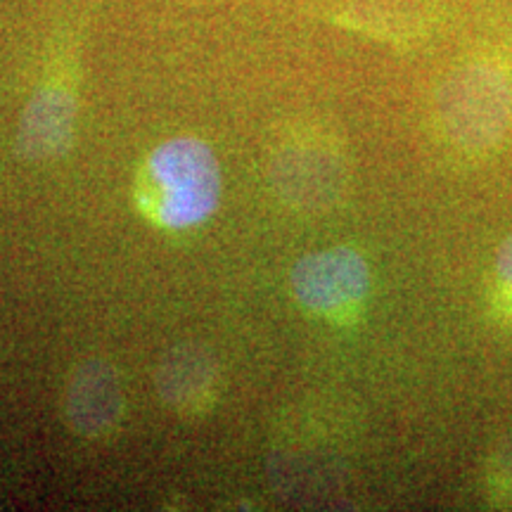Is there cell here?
Listing matches in <instances>:
<instances>
[{"label": "cell", "instance_id": "obj_9", "mask_svg": "<svg viewBox=\"0 0 512 512\" xmlns=\"http://www.w3.org/2000/svg\"><path fill=\"white\" fill-rule=\"evenodd\" d=\"M486 489L494 503L512 508V434L496 448L486 467Z\"/></svg>", "mask_w": 512, "mask_h": 512}, {"label": "cell", "instance_id": "obj_3", "mask_svg": "<svg viewBox=\"0 0 512 512\" xmlns=\"http://www.w3.org/2000/svg\"><path fill=\"white\" fill-rule=\"evenodd\" d=\"M268 181L280 202L302 214H323L342 202L349 164L342 140L316 124H297L271 145Z\"/></svg>", "mask_w": 512, "mask_h": 512}, {"label": "cell", "instance_id": "obj_8", "mask_svg": "<svg viewBox=\"0 0 512 512\" xmlns=\"http://www.w3.org/2000/svg\"><path fill=\"white\" fill-rule=\"evenodd\" d=\"M491 311L503 325L512 328V235L496 254V278L491 287Z\"/></svg>", "mask_w": 512, "mask_h": 512}, {"label": "cell", "instance_id": "obj_7", "mask_svg": "<svg viewBox=\"0 0 512 512\" xmlns=\"http://www.w3.org/2000/svg\"><path fill=\"white\" fill-rule=\"evenodd\" d=\"M76 100L67 86L46 83L31 95L17 126V150L29 162L62 157L74 143Z\"/></svg>", "mask_w": 512, "mask_h": 512}, {"label": "cell", "instance_id": "obj_4", "mask_svg": "<svg viewBox=\"0 0 512 512\" xmlns=\"http://www.w3.org/2000/svg\"><path fill=\"white\" fill-rule=\"evenodd\" d=\"M370 266L354 247H328L306 254L290 275L297 304L335 325H354L366 309Z\"/></svg>", "mask_w": 512, "mask_h": 512}, {"label": "cell", "instance_id": "obj_2", "mask_svg": "<svg viewBox=\"0 0 512 512\" xmlns=\"http://www.w3.org/2000/svg\"><path fill=\"white\" fill-rule=\"evenodd\" d=\"M437 117L456 150L494 152L512 131V62L482 55L458 67L441 86Z\"/></svg>", "mask_w": 512, "mask_h": 512}, {"label": "cell", "instance_id": "obj_1", "mask_svg": "<svg viewBox=\"0 0 512 512\" xmlns=\"http://www.w3.org/2000/svg\"><path fill=\"white\" fill-rule=\"evenodd\" d=\"M221 195V164L200 138H174L157 145L140 164L133 183L140 214L164 230L202 226L216 214Z\"/></svg>", "mask_w": 512, "mask_h": 512}, {"label": "cell", "instance_id": "obj_5", "mask_svg": "<svg viewBox=\"0 0 512 512\" xmlns=\"http://www.w3.org/2000/svg\"><path fill=\"white\" fill-rule=\"evenodd\" d=\"M126 415V392L119 370L105 358L76 363L62 394V418L76 437L107 441Z\"/></svg>", "mask_w": 512, "mask_h": 512}, {"label": "cell", "instance_id": "obj_6", "mask_svg": "<svg viewBox=\"0 0 512 512\" xmlns=\"http://www.w3.org/2000/svg\"><path fill=\"white\" fill-rule=\"evenodd\" d=\"M155 387L171 411L202 418L221 399V366L202 344H178L159 361Z\"/></svg>", "mask_w": 512, "mask_h": 512}]
</instances>
